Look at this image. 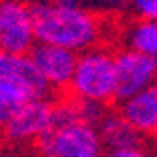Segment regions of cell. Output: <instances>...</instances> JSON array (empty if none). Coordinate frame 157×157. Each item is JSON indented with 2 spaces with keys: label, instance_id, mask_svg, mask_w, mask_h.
<instances>
[{
  "label": "cell",
  "instance_id": "1",
  "mask_svg": "<svg viewBox=\"0 0 157 157\" xmlns=\"http://www.w3.org/2000/svg\"><path fill=\"white\" fill-rule=\"evenodd\" d=\"M37 41L67 47L82 53L104 41V23L84 4L67 6L57 0H41L31 4Z\"/></svg>",
  "mask_w": 157,
  "mask_h": 157
},
{
  "label": "cell",
  "instance_id": "2",
  "mask_svg": "<svg viewBox=\"0 0 157 157\" xmlns=\"http://www.w3.org/2000/svg\"><path fill=\"white\" fill-rule=\"evenodd\" d=\"M35 151L47 157H98L104 143L98 124L78 117L74 98L55 104V121L45 135L35 141Z\"/></svg>",
  "mask_w": 157,
  "mask_h": 157
},
{
  "label": "cell",
  "instance_id": "3",
  "mask_svg": "<svg viewBox=\"0 0 157 157\" xmlns=\"http://www.w3.org/2000/svg\"><path fill=\"white\" fill-rule=\"evenodd\" d=\"M51 96L53 90L43 80L29 53L0 51V131L25 102Z\"/></svg>",
  "mask_w": 157,
  "mask_h": 157
},
{
  "label": "cell",
  "instance_id": "4",
  "mask_svg": "<svg viewBox=\"0 0 157 157\" xmlns=\"http://www.w3.org/2000/svg\"><path fill=\"white\" fill-rule=\"evenodd\" d=\"M117 86L118 80L114 53H110L102 45L78 53L76 70L67 86V94L71 98L110 104L117 102Z\"/></svg>",
  "mask_w": 157,
  "mask_h": 157
},
{
  "label": "cell",
  "instance_id": "5",
  "mask_svg": "<svg viewBox=\"0 0 157 157\" xmlns=\"http://www.w3.org/2000/svg\"><path fill=\"white\" fill-rule=\"evenodd\" d=\"M55 104L57 102L51 98H35L25 102L0 131L2 141L14 147L35 145V141L45 135L55 121Z\"/></svg>",
  "mask_w": 157,
  "mask_h": 157
},
{
  "label": "cell",
  "instance_id": "6",
  "mask_svg": "<svg viewBox=\"0 0 157 157\" xmlns=\"http://www.w3.org/2000/svg\"><path fill=\"white\" fill-rule=\"evenodd\" d=\"M35 43L31 4L25 0H0V51L27 55Z\"/></svg>",
  "mask_w": 157,
  "mask_h": 157
},
{
  "label": "cell",
  "instance_id": "7",
  "mask_svg": "<svg viewBox=\"0 0 157 157\" xmlns=\"http://www.w3.org/2000/svg\"><path fill=\"white\" fill-rule=\"evenodd\" d=\"M29 55L53 92H67V86H70L78 63L76 51H71L67 47L53 45V43L37 41Z\"/></svg>",
  "mask_w": 157,
  "mask_h": 157
},
{
  "label": "cell",
  "instance_id": "8",
  "mask_svg": "<svg viewBox=\"0 0 157 157\" xmlns=\"http://www.w3.org/2000/svg\"><path fill=\"white\" fill-rule=\"evenodd\" d=\"M114 63H117L118 80L117 102L157 82V57L153 55L124 47L118 53H114Z\"/></svg>",
  "mask_w": 157,
  "mask_h": 157
},
{
  "label": "cell",
  "instance_id": "9",
  "mask_svg": "<svg viewBox=\"0 0 157 157\" xmlns=\"http://www.w3.org/2000/svg\"><path fill=\"white\" fill-rule=\"evenodd\" d=\"M98 131L104 143V153L112 157H143L147 153L145 139L118 110H106L100 118Z\"/></svg>",
  "mask_w": 157,
  "mask_h": 157
},
{
  "label": "cell",
  "instance_id": "10",
  "mask_svg": "<svg viewBox=\"0 0 157 157\" xmlns=\"http://www.w3.org/2000/svg\"><path fill=\"white\" fill-rule=\"evenodd\" d=\"M118 112L143 137H157V82L118 100Z\"/></svg>",
  "mask_w": 157,
  "mask_h": 157
},
{
  "label": "cell",
  "instance_id": "11",
  "mask_svg": "<svg viewBox=\"0 0 157 157\" xmlns=\"http://www.w3.org/2000/svg\"><path fill=\"white\" fill-rule=\"evenodd\" d=\"M122 37L128 49L157 57V18H137L124 29Z\"/></svg>",
  "mask_w": 157,
  "mask_h": 157
},
{
  "label": "cell",
  "instance_id": "12",
  "mask_svg": "<svg viewBox=\"0 0 157 157\" xmlns=\"http://www.w3.org/2000/svg\"><path fill=\"white\" fill-rule=\"evenodd\" d=\"M137 18H157V0H128Z\"/></svg>",
  "mask_w": 157,
  "mask_h": 157
},
{
  "label": "cell",
  "instance_id": "13",
  "mask_svg": "<svg viewBox=\"0 0 157 157\" xmlns=\"http://www.w3.org/2000/svg\"><path fill=\"white\" fill-rule=\"evenodd\" d=\"M96 6H102L106 10H114V8H124L128 6V0H92Z\"/></svg>",
  "mask_w": 157,
  "mask_h": 157
},
{
  "label": "cell",
  "instance_id": "14",
  "mask_svg": "<svg viewBox=\"0 0 157 157\" xmlns=\"http://www.w3.org/2000/svg\"><path fill=\"white\" fill-rule=\"evenodd\" d=\"M61 4H67V6H78V4H84V0H57Z\"/></svg>",
  "mask_w": 157,
  "mask_h": 157
}]
</instances>
